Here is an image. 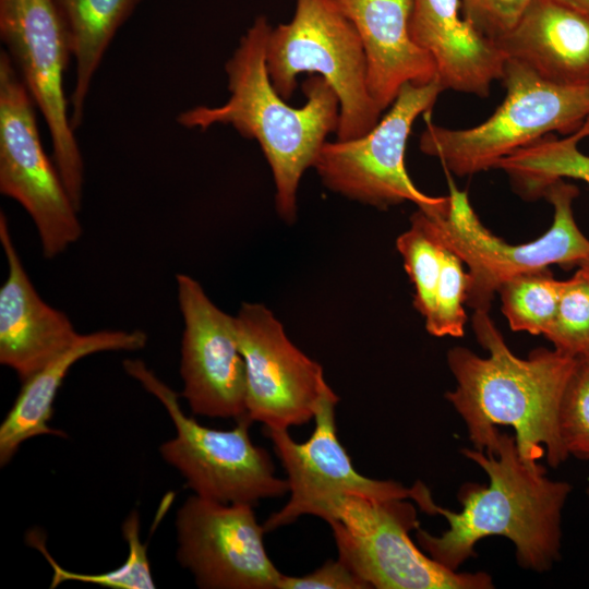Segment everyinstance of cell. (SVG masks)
Segmentation results:
<instances>
[{"instance_id": "cell-1", "label": "cell", "mask_w": 589, "mask_h": 589, "mask_svg": "<svg viewBox=\"0 0 589 589\" xmlns=\"http://www.w3.org/2000/svg\"><path fill=\"white\" fill-rule=\"evenodd\" d=\"M472 328L486 356L460 346L449 349L447 364L456 386L445 394L465 422L472 448L493 454L498 426H510L524 460L534 464L545 456L551 467H558L569 457L558 412L579 357L537 348L519 358L485 311H474Z\"/></svg>"}, {"instance_id": "cell-2", "label": "cell", "mask_w": 589, "mask_h": 589, "mask_svg": "<svg viewBox=\"0 0 589 589\" xmlns=\"http://www.w3.org/2000/svg\"><path fill=\"white\" fill-rule=\"evenodd\" d=\"M462 455L488 476L489 484L460 488V512L434 505L448 529L434 536L416 530L420 548L444 567L457 570L485 537L508 539L522 568L546 572L561 558L562 514L572 485L546 476L545 468L519 454L514 435L500 431L493 454L464 448Z\"/></svg>"}, {"instance_id": "cell-3", "label": "cell", "mask_w": 589, "mask_h": 589, "mask_svg": "<svg viewBox=\"0 0 589 589\" xmlns=\"http://www.w3.org/2000/svg\"><path fill=\"white\" fill-rule=\"evenodd\" d=\"M271 25L255 19L226 62L230 97L217 107L197 106L182 111L177 121L184 128L206 130L214 124L232 125L242 136L256 140L272 169L275 206L291 224L297 216V192L304 171L313 167L330 132L339 122V99L320 75L302 85L304 106L290 107L274 88L266 65Z\"/></svg>"}, {"instance_id": "cell-4", "label": "cell", "mask_w": 589, "mask_h": 589, "mask_svg": "<svg viewBox=\"0 0 589 589\" xmlns=\"http://www.w3.org/2000/svg\"><path fill=\"white\" fill-rule=\"evenodd\" d=\"M506 95L483 122L448 129L426 122L419 146L437 158L447 173L472 176L540 139L576 132L589 117V82L560 84L507 59L502 77Z\"/></svg>"}, {"instance_id": "cell-5", "label": "cell", "mask_w": 589, "mask_h": 589, "mask_svg": "<svg viewBox=\"0 0 589 589\" xmlns=\"http://www.w3.org/2000/svg\"><path fill=\"white\" fill-rule=\"evenodd\" d=\"M449 209L443 215L416 212L430 235L457 255L468 268L466 304L489 312L494 294L520 274L560 265L579 266L589 257V239L578 227L573 202L579 191L566 180L551 183L543 196L553 206L551 227L538 239L512 244L493 235L473 211L467 192L448 177Z\"/></svg>"}, {"instance_id": "cell-6", "label": "cell", "mask_w": 589, "mask_h": 589, "mask_svg": "<svg viewBox=\"0 0 589 589\" xmlns=\"http://www.w3.org/2000/svg\"><path fill=\"white\" fill-rule=\"evenodd\" d=\"M266 65L274 88L286 100L294 93L299 74L326 80L339 99L337 140L364 135L380 121L361 38L333 0H297L291 21L271 29Z\"/></svg>"}, {"instance_id": "cell-7", "label": "cell", "mask_w": 589, "mask_h": 589, "mask_svg": "<svg viewBox=\"0 0 589 589\" xmlns=\"http://www.w3.org/2000/svg\"><path fill=\"white\" fill-rule=\"evenodd\" d=\"M332 528L341 560L370 588L490 589L486 573L452 570L418 549L410 532L419 528L416 507L406 500L335 496L314 515Z\"/></svg>"}, {"instance_id": "cell-8", "label": "cell", "mask_w": 589, "mask_h": 589, "mask_svg": "<svg viewBox=\"0 0 589 589\" xmlns=\"http://www.w3.org/2000/svg\"><path fill=\"white\" fill-rule=\"evenodd\" d=\"M125 373L155 396L175 425V437L159 447L163 459L176 468L195 495L225 504L254 506L261 500L289 493L287 479L275 474L271 455L255 445L248 414L231 430H215L188 417L179 395L142 360L127 359Z\"/></svg>"}, {"instance_id": "cell-9", "label": "cell", "mask_w": 589, "mask_h": 589, "mask_svg": "<svg viewBox=\"0 0 589 589\" xmlns=\"http://www.w3.org/2000/svg\"><path fill=\"white\" fill-rule=\"evenodd\" d=\"M440 79L425 85L405 84L387 113L364 135L325 142L314 168L323 183L348 199L387 208L411 202L430 215L449 209V196L420 191L405 167L412 124L431 110L444 92Z\"/></svg>"}, {"instance_id": "cell-10", "label": "cell", "mask_w": 589, "mask_h": 589, "mask_svg": "<svg viewBox=\"0 0 589 589\" xmlns=\"http://www.w3.org/2000/svg\"><path fill=\"white\" fill-rule=\"evenodd\" d=\"M34 101L7 51L0 53V192L33 219L50 260L82 236L79 209L44 151Z\"/></svg>"}, {"instance_id": "cell-11", "label": "cell", "mask_w": 589, "mask_h": 589, "mask_svg": "<svg viewBox=\"0 0 589 589\" xmlns=\"http://www.w3.org/2000/svg\"><path fill=\"white\" fill-rule=\"evenodd\" d=\"M0 35L7 52L48 127L56 165L80 211L84 165L68 116L63 76L72 56L53 0H0Z\"/></svg>"}, {"instance_id": "cell-12", "label": "cell", "mask_w": 589, "mask_h": 589, "mask_svg": "<svg viewBox=\"0 0 589 589\" xmlns=\"http://www.w3.org/2000/svg\"><path fill=\"white\" fill-rule=\"evenodd\" d=\"M333 389L321 399L314 416L311 437L298 443L287 429H266V436L287 473L289 500L263 524L266 532L294 522L300 516L314 515L324 502L346 494L377 500L412 498L421 509L430 504L429 489L417 481L411 488L393 480H376L360 474L337 436Z\"/></svg>"}, {"instance_id": "cell-13", "label": "cell", "mask_w": 589, "mask_h": 589, "mask_svg": "<svg viewBox=\"0 0 589 589\" xmlns=\"http://www.w3.org/2000/svg\"><path fill=\"white\" fill-rule=\"evenodd\" d=\"M247 371V414L267 429L314 419L332 388L323 368L291 342L281 323L261 303L244 302L235 315Z\"/></svg>"}, {"instance_id": "cell-14", "label": "cell", "mask_w": 589, "mask_h": 589, "mask_svg": "<svg viewBox=\"0 0 589 589\" xmlns=\"http://www.w3.org/2000/svg\"><path fill=\"white\" fill-rule=\"evenodd\" d=\"M177 560L204 589H278L253 506L188 497L176 516Z\"/></svg>"}, {"instance_id": "cell-15", "label": "cell", "mask_w": 589, "mask_h": 589, "mask_svg": "<svg viewBox=\"0 0 589 589\" xmlns=\"http://www.w3.org/2000/svg\"><path fill=\"white\" fill-rule=\"evenodd\" d=\"M176 281L184 324L181 396L194 414L237 421L247 414V371L235 316L220 310L191 276L178 274Z\"/></svg>"}, {"instance_id": "cell-16", "label": "cell", "mask_w": 589, "mask_h": 589, "mask_svg": "<svg viewBox=\"0 0 589 589\" xmlns=\"http://www.w3.org/2000/svg\"><path fill=\"white\" fill-rule=\"evenodd\" d=\"M0 243L8 276L0 288V362L26 381L79 338L70 318L45 302L29 279L0 214Z\"/></svg>"}, {"instance_id": "cell-17", "label": "cell", "mask_w": 589, "mask_h": 589, "mask_svg": "<svg viewBox=\"0 0 589 589\" xmlns=\"http://www.w3.org/2000/svg\"><path fill=\"white\" fill-rule=\"evenodd\" d=\"M409 32L433 59L445 89L488 97L506 56L462 13L460 0H412Z\"/></svg>"}, {"instance_id": "cell-18", "label": "cell", "mask_w": 589, "mask_h": 589, "mask_svg": "<svg viewBox=\"0 0 589 589\" xmlns=\"http://www.w3.org/2000/svg\"><path fill=\"white\" fill-rule=\"evenodd\" d=\"M361 38L368 64V86L383 111L405 84L425 85L437 79L431 56L409 32L412 0H333Z\"/></svg>"}, {"instance_id": "cell-19", "label": "cell", "mask_w": 589, "mask_h": 589, "mask_svg": "<svg viewBox=\"0 0 589 589\" xmlns=\"http://www.w3.org/2000/svg\"><path fill=\"white\" fill-rule=\"evenodd\" d=\"M496 43L507 59L545 80L589 82V15L557 0H534Z\"/></svg>"}, {"instance_id": "cell-20", "label": "cell", "mask_w": 589, "mask_h": 589, "mask_svg": "<svg viewBox=\"0 0 589 589\" xmlns=\"http://www.w3.org/2000/svg\"><path fill=\"white\" fill-rule=\"evenodd\" d=\"M147 344L141 329H103L80 334L75 342L29 378L0 424V465H7L20 446L35 436L65 433L49 425L57 393L70 369L81 359L103 351H136Z\"/></svg>"}, {"instance_id": "cell-21", "label": "cell", "mask_w": 589, "mask_h": 589, "mask_svg": "<svg viewBox=\"0 0 589 589\" xmlns=\"http://www.w3.org/2000/svg\"><path fill=\"white\" fill-rule=\"evenodd\" d=\"M53 1L75 59V82L70 97V122L75 130L83 121L86 95L105 51L141 0Z\"/></svg>"}, {"instance_id": "cell-22", "label": "cell", "mask_w": 589, "mask_h": 589, "mask_svg": "<svg viewBox=\"0 0 589 589\" xmlns=\"http://www.w3.org/2000/svg\"><path fill=\"white\" fill-rule=\"evenodd\" d=\"M589 137V117L574 133L562 137L546 135L504 157L494 166L510 179L524 199L542 197L545 189L557 180L574 179L589 185V155L578 144Z\"/></svg>"}, {"instance_id": "cell-23", "label": "cell", "mask_w": 589, "mask_h": 589, "mask_svg": "<svg viewBox=\"0 0 589 589\" xmlns=\"http://www.w3.org/2000/svg\"><path fill=\"white\" fill-rule=\"evenodd\" d=\"M565 280L548 269L529 272L505 281L498 292L502 312L514 332L545 336L554 322Z\"/></svg>"}, {"instance_id": "cell-24", "label": "cell", "mask_w": 589, "mask_h": 589, "mask_svg": "<svg viewBox=\"0 0 589 589\" xmlns=\"http://www.w3.org/2000/svg\"><path fill=\"white\" fill-rule=\"evenodd\" d=\"M122 534L129 549L127 560L118 568L100 574H82L64 569L48 552L45 537L39 531L28 532L27 542L41 552L52 567L50 588L73 580L112 589H154L156 586L151 572L146 544L140 539V517L136 510L129 514L124 520Z\"/></svg>"}, {"instance_id": "cell-25", "label": "cell", "mask_w": 589, "mask_h": 589, "mask_svg": "<svg viewBox=\"0 0 589 589\" xmlns=\"http://www.w3.org/2000/svg\"><path fill=\"white\" fill-rule=\"evenodd\" d=\"M396 248L414 287V308L425 320L433 309L444 249L430 235L417 213L410 218L409 229L397 238Z\"/></svg>"}, {"instance_id": "cell-26", "label": "cell", "mask_w": 589, "mask_h": 589, "mask_svg": "<svg viewBox=\"0 0 589 589\" xmlns=\"http://www.w3.org/2000/svg\"><path fill=\"white\" fill-rule=\"evenodd\" d=\"M443 249L433 309L430 316L425 318V328L435 337H462L467 323L464 305L467 300L468 273L457 255Z\"/></svg>"}, {"instance_id": "cell-27", "label": "cell", "mask_w": 589, "mask_h": 589, "mask_svg": "<svg viewBox=\"0 0 589 589\" xmlns=\"http://www.w3.org/2000/svg\"><path fill=\"white\" fill-rule=\"evenodd\" d=\"M544 337L553 348L575 357L589 348V277L580 268L565 280L554 322Z\"/></svg>"}, {"instance_id": "cell-28", "label": "cell", "mask_w": 589, "mask_h": 589, "mask_svg": "<svg viewBox=\"0 0 589 589\" xmlns=\"http://www.w3.org/2000/svg\"><path fill=\"white\" fill-rule=\"evenodd\" d=\"M558 429L568 456L589 460V363L580 357L561 402Z\"/></svg>"}, {"instance_id": "cell-29", "label": "cell", "mask_w": 589, "mask_h": 589, "mask_svg": "<svg viewBox=\"0 0 589 589\" xmlns=\"http://www.w3.org/2000/svg\"><path fill=\"white\" fill-rule=\"evenodd\" d=\"M462 13L483 35H507L534 0H460Z\"/></svg>"}, {"instance_id": "cell-30", "label": "cell", "mask_w": 589, "mask_h": 589, "mask_svg": "<svg viewBox=\"0 0 589 589\" xmlns=\"http://www.w3.org/2000/svg\"><path fill=\"white\" fill-rule=\"evenodd\" d=\"M278 589H370L341 560H328L302 576L283 575Z\"/></svg>"}, {"instance_id": "cell-31", "label": "cell", "mask_w": 589, "mask_h": 589, "mask_svg": "<svg viewBox=\"0 0 589 589\" xmlns=\"http://www.w3.org/2000/svg\"><path fill=\"white\" fill-rule=\"evenodd\" d=\"M557 1L589 15V0H557Z\"/></svg>"}, {"instance_id": "cell-32", "label": "cell", "mask_w": 589, "mask_h": 589, "mask_svg": "<svg viewBox=\"0 0 589 589\" xmlns=\"http://www.w3.org/2000/svg\"><path fill=\"white\" fill-rule=\"evenodd\" d=\"M580 268L588 277H589V257L586 259L579 266Z\"/></svg>"}, {"instance_id": "cell-33", "label": "cell", "mask_w": 589, "mask_h": 589, "mask_svg": "<svg viewBox=\"0 0 589 589\" xmlns=\"http://www.w3.org/2000/svg\"><path fill=\"white\" fill-rule=\"evenodd\" d=\"M582 360L589 363V348L579 356Z\"/></svg>"}, {"instance_id": "cell-34", "label": "cell", "mask_w": 589, "mask_h": 589, "mask_svg": "<svg viewBox=\"0 0 589 589\" xmlns=\"http://www.w3.org/2000/svg\"><path fill=\"white\" fill-rule=\"evenodd\" d=\"M587 493L589 494V486H588V489H587Z\"/></svg>"}]
</instances>
